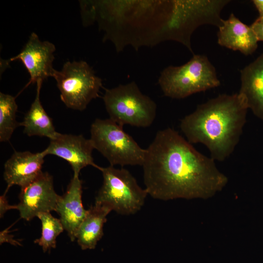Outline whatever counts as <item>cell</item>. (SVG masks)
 Returning <instances> with one entry per match:
<instances>
[{
    "mask_svg": "<svg viewBox=\"0 0 263 263\" xmlns=\"http://www.w3.org/2000/svg\"><path fill=\"white\" fill-rule=\"evenodd\" d=\"M142 166L148 195L160 200L207 199L228 182L213 159L170 128L157 132L146 149Z\"/></svg>",
    "mask_w": 263,
    "mask_h": 263,
    "instance_id": "6da1fadb",
    "label": "cell"
},
{
    "mask_svg": "<svg viewBox=\"0 0 263 263\" xmlns=\"http://www.w3.org/2000/svg\"><path fill=\"white\" fill-rule=\"evenodd\" d=\"M248 109L244 97L239 93L220 94L185 116L180 129L190 143L203 144L212 159L223 161L239 142Z\"/></svg>",
    "mask_w": 263,
    "mask_h": 263,
    "instance_id": "7a4b0ae2",
    "label": "cell"
},
{
    "mask_svg": "<svg viewBox=\"0 0 263 263\" xmlns=\"http://www.w3.org/2000/svg\"><path fill=\"white\" fill-rule=\"evenodd\" d=\"M158 82L164 94L174 99L184 98L221 84L215 68L202 55H193L182 65L165 68Z\"/></svg>",
    "mask_w": 263,
    "mask_h": 263,
    "instance_id": "3957f363",
    "label": "cell"
},
{
    "mask_svg": "<svg viewBox=\"0 0 263 263\" xmlns=\"http://www.w3.org/2000/svg\"><path fill=\"white\" fill-rule=\"evenodd\" d=\"M103 100L110 119L122 127L146 128L155 118V102L143 94L134 81L106 89Z\"/></svg>",
    "mask_w": 263,
    "mask_h": 263,
    "instance_id": "277c9868",
    "label": "cell"
},
{
    "mask_svg": "<svg viewBox=\"0 0 263 263\" xmlns=\"http://www.w3.org/2000/svg\"><path fill=\"white\" fill-rule=\"evenodd\" d=\"M103 184L95 197V204L105 206L119 214H134L143 206L148 195L127 169L114 166L101 167Z\"/></svg>",
    "mask_w": 263,
    "mask_h": 263,
    "instance_id": "5b68a950",
    "label": "cell"
},
{
    "mask_svg": "<svg viewBox=\"0 0 263 263\" xmlns=\"http://www.w3.org/2000/svg\"><path fill=\"white\" fill-rule=\"evenodd\" d=\"M94 149L105 157L110 166H141L146 153L123 127L109 119H96L91 128Z\"/></svg>",
    "mask_w": 263,
    "mask_h": 263,
    "instance_id": "8992f818",
    "label": "cell"
},
{
    "mask_svg": "<svg viewBox=\"0 0 263 263\" xmlns=\"http://www.w3.org/2000/svg\"><path fill=\"white\" fill-rule=\"evenodd\" d=\"M52 77L63 103L68 108L80 111L98 96L102 85V79L83 60L66 62L61 70L55 69Z\"/></svg>",
    "mask_w": 263,
    "mask_h": 263,
    "instance_id": "52a82bcc",
    "label": "cell"
},
{
    "mask_svg": "<svg viewBox=\"0 0 263 263\" xmlns=\"http://www.w3.org/2000/svg\"><path fill=\"white\" fill-rule=\"evenodd\" d=\"M60 197L55 190L52 176L42 172L31 183L21 188L17 209L21 218L30 221L40 213L56 211Z\"/></svg>",
    "mask_w": 263,
    "mask_h": 263,
    "instance_id": "ba28073f",
    "label": "cell"
},
{
    "mask_svg": "<svg viewBox=\"0 0 263 263\" xmlns=\"http://www.w3.org/2000/svg\"><path fill=\"white\" fill-rule=\"evenodd\" d=\"M56 51L55 45L48 41H41L38 35L32 33L20 53L11 57L8 63L20 60L30 75V80L25 87L32 83L42 82L53 75L55 69L53 62Z\"/></svg>",
    "mask_w": 263,
    "mask_h": 263,
    "instance_id": "9c48e42d",
    "label": "cell"
},
{
    "mask_svg": "<svg viewBox=\"0 0 263 263\" xmlns=\"http://www.w3.org/2000/svg\"><path fill=\"white\" fill-rule=\"evenodd\" d=\"M94 149L91 140L82 135L60 133L56 139L50 141L43 151L46 155H54L67 161L74 171V176H79L80 170L88 166L98 169L100 168L94 161Z\"/></svg>",
    "mask_w": 263,
    "mask_h": 263,
    "instance_id": "30bf717a",
    "label": "cell"
},
{
    "mask_svg": "<svg viewBox=\"0 0 263 263\" xmlns=\"http://www.w3.org/2000/svg\"><path fill=\"white\" fill-rule=\"evenodd\" d=\"M46 155L43 150L37 153L15 151L4 164L3 177L7 185L6 191L13 185L23 188L38 178L42 172Z\"/></svg>",
    "mask_w": 263,
    "mask_h": 263,
    "instance_id": "8fae6325",
    "label": "cell"
},
{
    "mask_svg": "<svg viewBox=\"0 0 263 263\" xmlns=\"http://www.w3.org/2000/svg\"><path fill=\"white\" fill-rule=\"evenodd\" d=\"M82 183L79 176L73 175L66 191L60 196L56 209L72 242L76 239L78 228L87 213L82 204Z\"/></svg>",
    "mask_w": 263,
    "mask_h": 263,
    "instance_id": "7c38bea8",
    "label": "cell"
},
{
    "mask_svg": "<svg viewBox=\"0 0 263 263\" xmlns=\"http://www.w3.org/2000/svg\"><path fill=\"white\" fill-rule=\"evenodd\" d=\"M217 38L220 45L239 51L246 56L256 51L259 41L251 26L242 22L233 13L228 19L223 20L219 27Z\"/></svg>",
    "mask_w": 263,
    "mask_h": 263,
    "instance_id": "4fadbf2b",
    "label": "cell"
},
{
    "mask_svg": "<svg viewBox=\"0 0 263 263\" xmlns=\"http://www.w3.org/2000/svg\"><path fill=\"white\" fill-rule=\"evenodd\" d=\"M241 82L239 93L248 108L263 121V53L241 71Z\"/></svg>",
    "mask_w": 263,
    "mask_h": 263,
    "instance_id": "5bb4252c",
    "label": "cell"
},
{
    "mask_svg": "<svg viewBox=\"0 0 263 263\" xmlns=\"http://www.w3.org/2000/svg\"><path fill=\"white\" fill-rule=\"evenodd\" d=\"M112 210L95 204L87 210L86 216L81 224L76 236L77 242L82 250L94 249L103 235V226L107 216Z\"/></svg>",
    "mask_w": 263,
    "mask_h": 263,
    "instance_id": "9a60e30c",
    "label": "cell"
},
{
    "mask_svg": "<svg viewBox=\"0 0 263 263\" xmlns=\"http://www.w3.org/2000/svg\"><path fill=\"white\" fill-rule=\"evenodd\" d=\"M42 82L37 83V93L34 101L25 114L20 126L29 136L46 137L50 140L56 139L60 133L56 131L53 121L44 109L40 100V92Z\"/></svg>",
    "mask_w": 263,
    "mask_h": 263,
    "instance_id": "2e32d148",
    "label": "cell"
},
{
    "mask_svg": "<svg viewBox=\"0 0 263 263\" xmlns=\"http://www.w3.org/2000/svg\"><path fill=\"white\" fill-rule=\"evenodd\" d=\"M18 105L13 96L0 93V141L9 140L20 123L16 120Z\"/></svg>",
    "mask_w": 263,
    "mask_h": 263,
    "instance_id": "e0dca14e",
    "label": "cell"
},
{
    "mask_svg": "<svg viewBox=\"0 0 263 263\" xmlns=\"http://www.w3.org/2000/svg\"><path fill=\"white\" fill-rule=\"evenodd\" d=\"M42 226L41 235L34 243L42 247L44 252L56 247V239L64 230L59 219L53 216L50 212H42L37 215Z\"/></svg>",
    "mask_w": 263,
    "mask_h": 263,
    "instance_id": "ac0fdd59",
    "label": "cell"
},
{
    "mask_svg": "<svg viewBox=\"0 0 263 263\" xmlns=\"http://www.w3.org/2000/svg\"><path fill=\"white\" fill-rule=\"evenodd\" d=\"M258 41H263V17H259L250 25Z\"/></svg>",
    "mask_w": 263,
    "mask_h": 263,
    "instance_id": "d6986e66",
    "label": "cell"
},
{
    "mask_svg": "<svg viewBox=\"0 0 263 263\" xmlns=\"http://www.w3.org/2000/svg\"><path fill=\"white\" fill-rule=\"evenodd\" d=\"M0 215L1 218L8 210L11 209H17V206H11L8 204L5 196V193L0 196Z\"/></svg>",
    "mask_w": 263,
    "mask_h": 263,
    "instance_id": "ffe728a7",
    "label": "cell"
},
{
    "mask_svg": "<svg viewBox=\"0 0 263 263\" xmlns=\"http://www.w3.org/2000/svg\"><path fill=\"white\" fill-rule=\"evenodd\" d=\"M252 2L259 12V17H263V0H253Z\"/></svg>",
    "mask_w": 263,
    "mask_h": 263,
    "instance_id": "44dd1931",
    "label": "cell"
}]
</instances>
